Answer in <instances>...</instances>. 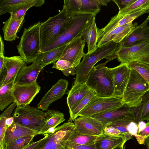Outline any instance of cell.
<instances>
[{
	"instance_id": "5",
	"label": "cell",
	"mask_w": 149,
	"mask_h": 149,
	"mask_svg": "<svg viewBox=\"0 0 149 149\" xmlns=\"http://www.w3.org/2000/svg\"><path fill=\"white\" fill-rule=\"evenodd\" d=\"M71 17L68 16L65 9L57 15L50 17L40 23V38L41 50L49 45L65 30Z\"/></svg>"
},
{
	"instance_id": "44",
	"label": "cell",
	"mask_w": 149,
	"mask_h": 149,
	"mask_svg": "<svg viewBox=\"0 0 149 149\" xmlns=\"http://www.w3.org/2000/svg\"><path fill=\"white\" fill-rule=\"evenodd\" d=\"M65 147L67 149H96L94 144L90 145H78L68 141L66 142Z\"/></svg>"
},
{
	"instance_id": "12",
	"label": "cell",
	"mask_w": 149,
	"mask_h": 149,
	"mask_svg": "<svg viewBox=\"0 0 149 149\" xmlns=\"http://www.w3.org/2000/svg\"><path fill=\"white\" fill-rule=\"evenodd\" d=\"M130 69L127 63H121L116 67L108 68L109 72L113 84V96L122 98L129 79Z\"/></svg>"
},
{
	"instance_id": "18",
	"label": "cell",
	"mask_w": 149,
	"mask_h": 149,
	"mask_svg": "<svg viewBox=\"0 0 149 149\" xmlns=\"http://www.w3.org/2000/svg\"><path fill=\"white\" fill-rule=\"evenodd\" d=\"M137 26L136 22H132L113 29L97 39V47L102 46L111 41L119 43Z\"/></svg>"
},
{
	"instance_id": "31",
	"label": "cell",
	"mask_w": 149,
	"mask_h": 149,
	"mask_svg": "<svg viewBox=\"0 0 149 149\" xmlns=\"http://www.w3.org/2000/svg\"><path fill=\"white\" fill-rule=\"evenodd\" d=\"M15 80L0 87V110L3 111L12 102H15L13 88Z\"/></svg>"
},
{
	"instance_id": "36",
	"label": "cell",
	"mask_w": 149,
	"mask_h": 149,
	"mask_svg": "<svg viewBox=\"0 0 149 149\" xmlns=\"http://www.w3.org/2000/svg\"><path fill=\"white\" fill-rule=\"evenodd\" d=\"M134 119L136 118L134 116L128 115L108 124L113 126L118 130L127 141L132 139L133 136L128 133L126 130V127L130 122Z\"/></svg>"
},
{
	"instance_id": "17",
	"label": "cell",
	"mask_w": 149,
	"mask_h": 149,
	"mask_svg": "<svg viewBox=\"0 0 149 149\" xmlns=\"http://www.w3.org/2000/svg\"><path fill=\"white\" fill-rule=\"evenodd\" d=\"M74 121L75 129L82 134L98 136L103 133L104 126L100 121L95 118L80 116Z\"/></svg>"
},
{
	"instance_id": "10",
	"label": "cell",
	"mask_w": 149,
	"mask_h": 149,
	"mask_svg": "<svg viewBox=\"0 0 149 149\" xmlns=\"http://www.w3.org/2000/svg\"><path fill=\"white\" fill-rule=\"evenodd\" d=\"M125 104L123 99L119 97H101L96 95L90 100L79 113V116H90L119 107Z\"/></svg>"
},
{
	"instance_id": "37",
	"label": "cell",
	"mask_w": 149,
	"mask_h": 149,
	"mask_svg": "<svg viewBox=\"0 0 149 149\" xmlns=\"http://www.w3.org/2000/svg\"><path fill=\"white\" fill-rule=\"evenodd\" d=\"M14 109L10 105L0 116V149H5V136L6 130V120L9 118Z\"/></svg>"
},
{
	"instance_id": "21",
	"label": "cell",
	"mask_w": 149,
	"mask_h": 149,
	"mask_svg": "<svg viewBox=\"0 0 149 149\" xmlns=\"http://www.w3.org/2000/svg\"><path fill=\"white\" fill-rule=\"evenodd\" d=\"M43 68L36 61L30 65H24L18 72L15 80V84H29L36 81L39 73Z\"/></svg>"
},
{
	"instance_id": "11",
	"label": "cell",
	"mask_w": 149,
	"mask_h": 149,
	"mask_svg": "<svg viewBox=\"0 0 149 149\" xmlns=\"http://www.w3.org/2000/svg\"><path fill=\"white\" fill-rule=\"evenodd\" d=\"M110 0H65L63 8L69 17L84 14L97 15L102 6H107Z\"/></svg>"
},
{
	"instance_id": "34",
	"label": "cell",
	"mask_w": 149,
	"mask_h": 149,
	"mask_svg": "<svg viewBox=\"0 0 149 149\" xmlns=\"http://www.w3.org/2000/svg\"><path fill=\"white\" fill-rule=\"evenodd\" d=\"M135 118L138 122L149 120V91L143 97L141 104L137 107Z\"/></svg>"
},
{
	"instance_id": "47",
	"label": "cell",
	"mask_w": 149,
	"mask_h": 149,
	"mask_svg": "<svg viewBox=\"0 0 149 149\" xmlns=\"http://www.w3.org/2000/svg\"><path fill=\"white\" fill-rule=\"evenodd\" d=\"M45 136L42 139L36 141L31 142L30 144L24 149H33L38 145L45 138L46 136V134H44Z\"/></svg>"
},
{
	"instance_id": "6",
	"label": "cell",
	"mask_w": 149,
	"mask_h": 149,
	"mask_svg": "<svg viewBox=\"0 0 149 149\" xmlns=\"http://www.w3.org/2000/svg\"><path fill=\"white\" fill-rule=\"evenodd\" d=\"M14 122L40 134L47 121L46 112L29 105L17 106L13 114Z\"/></svg>"
},
{
	"instance_id": "53",
	"label": "cell",
	"mask_w": 149,
	"mask_h": 149,
	"mask_svg": "<svg viewBox=\"0 0 149 149\" xmlns=\"http://www.w3.org/2000/svg\"><path fill=\"white\" fill-rule=\"evenodd\" d=\"M56 149H67L65 146H62Z\"/></svg>"
},
{
	"instance_id": "14",
	"label": "cell",
	"mask_w": 149,
	"mask_h": 149,
	"mask_svg": "<svg viewBox=\"0 0 149 149\" xmlns=\"http://www.w3.org/2000/svg\"><path fill=\"white\" fill-rule=\"evenodd\" d=\"M136 111V107H130L125 104L119 107L95 114L89 117L97 119L101 123L104 127L108 124L128 115L133 116L135 117Z\"/></svg>"
},
{
	"instance_id": "38",
	"label": "cell",
	"mask_w": 149,
	"mask_h": 149,
	"mask_svg": "<svg viewBox=\"0 0 149 149\" xmlns=\"http://www.w3.org/2000/svg\"><path fill=\"white\" fill-rule=\"evenodd\" d=\"M34 135H28L19 138L6 144L5 149H24L31 142Z\"/></svg>"
},
{
	"instance_id": "46",
	"label": "cell",
	"mask_w": 149,
	"mask_h": 149,
	"mask_svg": "<svg viewBox=\"0 0 149 149\" xmlns=\"http://www.w3.org/2000/svg\"><path fill=\"white\" fill-rule=\"evenodd\" d=\"M138 134L141 136L145 140L149 137V121L146 123V127L144 130Z\"/></svg>"
},
{
	"instance_id": "19",
	"label": "cell",
	"mask_w": 149,
	"mask_h": 149,
	"mask_svg": "<svg viewBox=\"0 0 149 149\" xmlns=\"http://www.w3.org/2000/svg\"><path fill=\"white\" fill-rule=\"evenodd\" d=\"M146 19L136 26L120 42L123 46L128 47L149 41V27Z\"/></svg>"
},
{
	"instance_id": "9",
	"label": "cell",
	"mask_w": 149,
	"mask_h": 149,
	"mask_svg": "<svg viewBox=\"0 0 149 149\" xmlns=\"http://www.w3.org/2000/svg\"><path fill=\"white\" fill-rule=\"evenodd\" d=\"M116 55L121 63L137 61L149 65V41L128 47L119 43Z\"/></svg>"
},
{
	"instance_id": "22",
	"label": "cell",
	"mask_w": 149,
	"mask_h": 149,
	"mask_svg": "<svg viewBox=\"0 0 149 149\" xmlns=\"http://www.w3.org/2000/svg\"><path fill=\"white\" fill-rule=\"evenodd\" d=\"M45 2L44 0H0V15L14 13L28 5L40 7Z\"/></svg>"
},
{
	"instance_id": "27",
	"label": "cell",
	"mask_w": 149,
	"mask_h": 149,
	"mask_svg": "<svg viewBox=\"0 0 149 149\" xmlns=\"http://www.w3.org/2000/svg\"><path fill=\"white\" fill-rule=\"evenodd\" d=\"M25 15L18 20H14L10 16L7 20L3 22L2 30L4 40L12 41L19 38L17 33L22 25Z\"/></svg>"
},
{
	"instance_id": "52",
	"label": "cell",
	"mask_w": 149,
	"mask_h": 149,
	"mask_svg": "<svg viewBox=\"0 0 149 149\" xmlns=\"http://www.w3.org/2000/svg\"><path fill=\"white\" fill-rule=\"evenodd\" d=\"M124 146H118L115 148L112 149H124L123 148Z\"/></svg>"
},
{
	"instance_id": "29",
	"label": "cell",
	"mask_w": 149,
	"mask_h": 149,
	"mask_svg": "<svg viewBox=\"0 0 149 149\" xmlns=\"http://www.w3.org/2000/svg\"><path fill=\"white\" fill-rule=\"evenodd\" d=\"M70 43L51 50L41 52L36 61L43 68L48 65L54 64L60 59L64 50Z\"/></svg>"
},
{
	"instance_id": "20",
	"label": "cell",
	"mask_w": 149,
	"mask_h": 149,
	"mask_svg": "<svg viewBox=\"0 0 149 149\" xmlns=\"http://www.w3.org/2000/svg\"><path fill=\"white\" fill-rule=\"evenodd\" d=\"M147 11L143 9L121 17H118L116 15L112 17L109 23L103 28L100 29L97 27V39L114 29L133 22L139 16L147 13Z\"/></svg>"
},
{
	"instance_id": "49",
	"label": "cell",
	"mask_w": 149,
	"mask_h": 149,
	"mask_svg": "<svg viewBox=\"0 0 149 149\" xmlns=\"http://www.w3.org/2000/svg\"><path fill=\"white\" fill-rule=\"evenodd\" d=\"M146 123L143 121L141 120L138 123L139 128L138 134L144 130L146 127Z\"/></svg>"
},
{
	"instance_id": "24",
	"label": "cell",
	"mask_w": 149,
	"mask_h": 149,
	"mask_svg": "<svg viewBox=\"0 0 149 149\" xmlns=\"http://www.w3.org/2000/svg\"><path fill=\"white\" fill-rule=\"evenodd\" d=\"M127 141L122 136H113L102 134L97 136L95 142L96 149H112L124 146Z\"/></svg>"
},
{
	"instance_id": "25",
	"label": "cell",
	"mask_w": 149,
	"mask_h": 149,
	"mask_svg": "<svg viewBox=\"0 0 149 149\" xmlns=\"http://www.w3.org/2000/svg\"><path fill=\"white\" fill-rule=\"evenodd\" d=\"M94 15L89 25L83 31L82 37L86 42L88 48L87 54H91L97 47V33L95 22V16Z\"/></svg>"
},
{
	"instance_id": "30",
	"label": "cell",
	"mask_w": 149,
	"mask_h": 149,
	"mask_svg": "<svg viewBox=\"0 0 149 149\" xmlns=\"http://www.w3.org/2000/svg\"><path fill=\"white\" fill-rule=\"evenodd\" d=\"M46 113L47 121L40 134L47 133L50 129L54 130L57 126L65 120L64 114L56 110L48 109Z\"/></svg>"
},
{
	"instance_id": "13",
	"label": "cell",
	"mask_w": 149,
	"mask_h": 149,
	"mask_svg": "<svg viewBox=\"0 0 149 149\" xmlns=\"http://www.w3.org/2000/svg\"><path fill=\"white\" fill-rule=\"evenodd\" d=\"M41 87L36 81L29 84H14L13 94L17 106L29 105L40 92Z\"/></svg>"
},
{
	"instance_id": "33",
	"label": "cell",
	"mask_w": 149,
	"mask_h": 149,
	"mask_svg": "<svg viewBox=\"0 0 149 149\" xmlns=\"http://www.w3.org/2000/svg\"><path fill=\"white\" fill-rule=\"evenodd\" d=\"M96 95L97 94L95 91L91 90L83 98L69 110L70 118L68 122L74 121L79 116V113L88 104L90 100Z\"/></svg>"
},
{
	"instance_id": "3",
	"label": "cell",
	"mask_w": 149,
	"mask_h": 149,
	"mask_svg": "<svg viewBox=\"0 0 149 149\" xmlns=\"http://www.w3.org/2000/svg\"><path fill=\"white\" fill-rule=\"evenodd\" d=\"M94 15L84 14L71 17L64 31L53 42L42 49L41 52L51 50L82 37L83 31L90 24Z\"/></svg>"
},
{
	"instance_id": "15",
	"label": "cell",
	"mask_w": 149,
	"mask_h": 149,
	"mask_svg": "<svg viewBox=\"0 0 149 149\" xmlns=\"http://www.w3.org/2000/svg\"><path fill=\"white\" fill-rule=\"evenodd\" d=\"M68 85V81L60 79L45 94L37 105L42 111H47L50 105L61 99L65 94Z\"/></svg>"
},
{
	"instance_id": "45",
	"label": "cell",
	"mask_w": 149,
	"mask_h": 149,
	"mask_svg": "<svg viewBox=\"0 0 149 149\" xmlns=\"http://www.w3.org/2000/svg\"><path fill=\"white\" fill-rule=\"evenodd\" d=\"M136 0H113L118 6L119 11L127 8L134 3Z\"/></svg>"
},
{
	"instance_id": "16",
	"label": "cell",
	"mask_w": 149,
	"mask_h": 149,
	"mask_svg": "<svg viewBox=\"0 0 149 149\" xmlns=\"http://www.w3.org/2000/svg\"><path fill=\"white\" fill-rule=\"evenodd\" d=\"M85 45V42L82 37L74 40L68 44L59 59L68 61L77 67L85 54L84 51Z\"/></svg>"
},
{
	"instance_id": "42",
	"label": "cell",
	"mask_w": 149,
	"mask_h": 149,
	"mask_svg": "<svg viewBox=\"0 0 149 149\" xmlns=\"http://www.w3.org/2000/svg\"><path fill=\"white\" fill-rule=\"evenodd\" d=\"M102 134L111 136H122L124 137L118 130L109 124L107 125L104 127Z\"/></svg>"
},
{
	"instance_id": "1",
	"label": "cell",
	"mask_w": 149,
	"mask_h": 149,
	"mask_svg": "<svg viewBox=\"0 0 149 149\" xmlns=\"http://www.w3.org/2000/svg\"><path fill=\"white\" fill-rule=\"evenodd\" d=\"M119 43L111 41L102 46L97 47L91 54H85L83 60L76 67V77L74 84L85 83L90 71L100 60L105 58L109 61L117 58L116 52Z\"/></svg>"
},
{
	"instance_id": "32",
	"label": "cell",
	"mask_w": 149,
	"mask_h": 149,
	"mask_svg": "<svg viewBox=\"0 0 149 149\" xmlns=\"http://www.w3.org/2000/svg\"><path fill=\"white\" fill-rule=\"evenodd\" d=\"M97 136L82 134L75 128L67 141L78 145H90L94 144Z\"/></svg>"
},
{
	"instance_id": "23",
	"label": "cell",
	"mask_w": 149,
	"mask_h": 149,
	"mask_svg": "<svg viewBox=\"0 0 149 149\" xmlns=\"http://www.w3.org/2000/svg\"><path fill=\"white\" fill-rule=\"evenodd\" d=\"M5 61L7 73L2 86L15 80L18 72L26 64L24 59L20 56H5Z\"/></svg>"
},
{
	"instance_id": "43",
	"label": "cell",
	"mask_w": 149,
	"mask_h": 149,
	"mask_svg": "<svg viewBox=\"0 0 149 149\" xmlns=\"http://www.w3.org/2000/svg\"><path fill=\"white\" fill-rule=\"evenodd\" d=\"M33 7V6L32 5H27L14 13H10V17L14 20L19 19L26 15V12L29 9Z\"/></svg>"
},
{
	"instance_id": "54",
	"label": "cell",
	"mask_w": 149,
	"mask_h": 149,
	"mask_svg": "<svg viewBox=\"0 0 149 149\" xmlns=\"http://www.w3.org/2000/svg\"><path fill=\"white\" fill-rule=\"evenodd\" d=\"M147 13H148V17L147 19L148 20H149V8L148 9V10L147 11Z\"/></svg>"
},
{
	"instance_id": "7",
	"label": "cell",
	"mask_w": 149,
	"mask_h": 149,
	"mask_svg": "<svg viewBox=\"0 0 149 149\" xmlns=\"http://www.w3.org/2000/svg\"><path fill=\"white\" fill-rule=\"evenodd\" d=\"M130 69L129 79L122 99L125 104L129 107H137L141 103L143 97L149 91V85L138 72Z\"/></svg>"
},
{
	"instance_id": "51",
	"label": "cell",
	"mask_w": 149,
	"mask_h": 149,
	"mask_svg": "<svg viewBox=\"0 0 149 149\" xmlns=\"http://www.w3.org/2000/svg\"><path fill=\"white\" fill-rule=\"evenodd\" d=\"M145 142L148 149H149V137L146 139Z\"/></svg>"
},
{
	"instance_id": "28",
	"label": "cell",
	"mask_w": 149,
	"mask_h": 149,
	"mask_svg": "<svg viewBox=\"0 0 149 149\" xmlns=\"http://www.w3.org/2000/svg\"><path fill=\"white\" fill-rule=\"evenodd\" d=\"M91 90L86 83L74 84L69 91L67 98L69 110L83 98Z\"/></svg>"
},
{
	"instance_id": "26",
	"label": "cell",
	"mask_w": 149,
	"mask_h": 149,
	"mask_svg": "<svg viewBox=\"0 0 149 149\" xmlns=\"http://www.w3.org/2000/svg\"><path fill=\"white\" fill-rule=\"evenodd\" d=\"M38 134L33 130L14 122L11 126L6 129L5 136V145L24 136L28 135L36 136Z\"/></svg>"
},
{
	"instance_id": "40",
	"label": "cell",
	"mask_w": 149,
	"mask_h": 149,
	"mask_svg": "<svg viewBox=\"0 0 149 149\" xmlns=\"http://www.w3.org/2000/svg\"><path fill=\"white\" fill-rule=\"evenodd\" d=\"M0 87L3 85L6 77L7 71L5 64L4 42L2 37L0 38Z\"/></svg>"
},
{
	"instance_id": "50",
	"label": "cell",
	"mask_w": 149,
	"mask_h": 149,
	"mask_svg": "<svg viewBox=\"0 0 149 149\" xmlns=\"http://www.w3.org/2000/svg\"><path fill=\"white\" fill-rule=\"evenodd\" d=\"M14 119L13 117H10L6 120V128L9 127L14 123Z\"/></svg>"
},
{
	"instance_id": "2",
	"label": "cell",
	"mask_w": 149,
	"mask_h": 149,
	"mask_svg": "<svg viewBox=\"0 0 149 149\" xmlns=\"http://www.w3.org/2000/svg\"><path fill=\"white\" fill-rule=\"evenodd\" d=\"M40 22H39L24 29L17 48L26 64L33 63L41 53L40 38Z\"/></svg>"
},
{
	"instance_id": "48",
	"label": "cell",
	"mask_w": 149,
	"mask_h": 149,
	"mask_svg": "<svg viewBox=\"0 0 149 149\" xmlns=\"http://www.w3.org/2000/svg\"><path fill=\"white\" fill-rule=\"evenodd\" d=\"M62 71L64 75L66 76H68L70 75L76 74V67L73 66Z\"/></svg>"
},
{
	"instance_id": "35",
	"label": "cell",
	"mask_w": 149,
	"mask_h": 149,
	"mask_svg": "<svg viewBox=\"0 0 149 149\" xmlns=\"http://www.w3.org/2000/svg\"><path fill=\"white\" fill-rule=\"evenodd\" d=\"M149 8V0H136L127 8L119 11L115 15L118 17H121L140 10H148Z\"/></svg>"
},
{
	"instance_id": "39",
	"label": "cell",
	"mask_w": 149,
	"mask_h": 149,
	"mask_svg": "<svg viewBox=\"0 0 149 149\" xmlns=\"http://www.w3.org/2000/svg\"><path fill=\"white\" fill-rule=\"evenodd\" d=\"M129 67L138 72L148 82L149 85V65L145 63L133 61L128 64Z\"/></svg>"
},
{
	"instance_id": "8",
	"label": "cell",
	"mask_w": 149,
	"mask_h": 149,
	"mask_svg": "<svg viewBox=\"0 0 149 149\" xmlns=\"http://www.w3.org/2000/svg\"><path fill=\"white\" fill-rule=\"evenodd\" d=\"M75 128L74 123L68 122L56 127L50 133H46V136L33 149H56L65 147L66 142Z\"/></svg>"
},
{
	"instance_id": "41",
	"label": "cell",
	"mask_w": 149,
	"mask_h": 149,
	"mask_svg": "<svg viewBox=\"0 0 149 149\" xmlns=\"http://www.w3.org/2000/svg\"><path fill=\"white\" fill-rule=\"evenodd\" d=\"M73 66L72 64L68 61L59 59L54 64L52 68L62 71Z\"/></svg>"
},
{
	"instance_id": "4",
	"label": "cell",
	"mask_w": 149,
	"mask_h": 149,
	"mask_svg": "<svg viewBox=\"0 0 149 149\" xmlns=\"http://www.w3.org/2000/svg\"><path fill=\"white\" fill-rule=\"evenodd\" d=\"M107 60L94 66L90 71L86 82L97 95L101 97L113 96L114 86L112 79L106 66Z\"/></svg>"
}]
</instances>
